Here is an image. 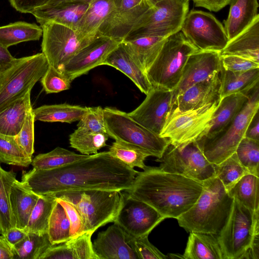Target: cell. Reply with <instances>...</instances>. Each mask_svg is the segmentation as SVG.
Here are the masks:
<instances>
[{
	"instance_id": "obj_1",
	"label": "cell",
	"mask_w": 259,
	"mask_h": 259,
	"mask_svg": "<svg viewBox=\"0 0 259 259\" xmlns=\"http://www.w3.org/2000/svg\"><path fill=\"white\" fill-rule=\"evenodd\" d=\"M138 172L105 151L54 169L23 171L21 181L39 196H55L73 191H125Z\"/></svg>"
},
{
	"instance_id": "obj_2",
	"label": "cell",
	"mask_w": 259,
	"mask_h": 259,
	"mask_svg": "<svg viewBox=\"0 0 259 259\" xmlns=\"http://www.w3.org/2000/svg\"><path fill=\"white\" fill-rule=\"evenodd\" d=\"M202 189V183L147 166L124 191L148 204L165 219H177L194 204Z\"/></svg>"
},
{
	"instance_id": "obj_3",
	"label": "cell",
	"mask_w": 259,
	"mask_h": 259,
	"mask_svg": "<svg viewBox=\"0 0 259 259\" xmlns=\"http://www.w3.org/2000/svg\"><path fill=\"white\" fill-rule=\"evenodd\" d=\"M203 189L194 204L177 220L187 232L218 235L230 216L234 198L214 176L202 182Z\"/></svg>"
},
{
	"instance_id": "obj_4",
	"label": "cell",
	"mask_w": 259,
	"mask_h": 259,
	"mask_svg": "<svg viewBox=\"0 0 259 259\" xmlns=\"http://www.w3.org/2000/svg\"><path fill=\"white\" fill-rule=\"evenodd\" d=\"M197 51L181 31L166 37L156 58L145 72L152 87L173 91L189 57Z\"/></svg>"
},
{
	"instance_id": "obj_5",
	"label": "cell",
	"mask_w": 259,
	"mask_h": 259,
	"mask_svg": "<svg viewBox=\"0 0 259 259\" xmlns=\"http://www.w3.org/2000/svg\"><path fill=\"white\" fill-rule=\"evenodd\" d=\"M55 197L72 203L81 214L87 232L94 233L100 227L114 222L123 195L119 191L93 189L64 192Z\"/></svg>"
},
{
	"instance_id": "obj_6",
	"label": "cell",
	"mask_w": 259,
	"mask_h": 259,
	"mask_svg": "<svg viewBox=\"0 0 259 259\" xmlns=\"http://www.w3.org/2000/svg\"><path fill=\"white\" fill-rule=\"evenodd\" d=\"M258 108L257 83L250 91L248 100L243 107L225 128L210 139L196 140L209 162L218 164L235 152Z\"/></svg>"
},
{
	"instance_id": "obj_7",
	"label": "cell",
	"mask_w": 259,
	"mask_h": 259,
	"mask_svg": "<svg viewBox=\"0 0 259 259\" xmlns=\"http://www.w3.org/2000/svg\"><path fill=\"white\" fill-rule=\"evenodd\" d=\"M259 211H253L234 199L229 220L217 235L223 259H240L259 234Z\"/></svg>"
},
{
	"instance_id": "obj_8",
	"label": "cell",
	"mask_w": 259,
	"mask_h": 259,
	"mask_svg": "<svg viewBox=\"0 0 259 259\" xmlns=\"http://www.w3.org/2000/svg\"><path fill=\"white\" fill-rule=\"evenodd\" d=\"M48 67L42 53L16 58L9 67L0 73V110L31 92Z\"/></svg>"
},
{
	"instance_id": "obj_9",
	"label": "cell",
	"mask_w": 259,
	"mask_h": 259,
	"mask_svg": "<svg viewBox=\"0 0 259 259\" xmlns=\"http://www.w3.org/2000/svg\"><path fill=\"white\" fill-rule=\"evenodd\" d=\"M105 125L109 137L138 146L151 156L160 157L169 141L139 124L128 113L116 108H104Z\"/></svg>"
},
{
	"instance_id": "obj_10",
	"label": "cell",
	"mask_w": 259,
	"mask_h": 259,
	"mask_svg": "<svg viewBox=\"0 0 259 259\" xmlns=\"http://www.w3.org/2000/svg\"><path fill=\"white\" fill-rule=\"evenodd\" d=\"M190 0H163L151 7L123 40L142 36L167 37L180 31Z\"/></svg>"
},
{
	"instance_id": "obj_11",
	"label": "cell",
	"mask_w": 259,
	"mask_h": 259,
	"mask_svg": "<svg viewBox=\"0 0 259 259\" xmlns=\"http://www.w3.org/2000/svg\"><path fill=\"white\" fill-rule=\"evenodd\" d=\"M163 171L202 183L214 176V164L209 162L196 140L175 146L169 143L157 158Z\"/></svg>"
},
{
	"instance_id": "obj_12",
	"label": "cell",
	"mask_w": 259,
	"mask_h": 259,
	"mask_svg": "<svg viewBox=\"0 0 259 259\" xmlns=\"http://www.w3.org/2000/svg\"><path fill=\"white\" fill-rule=\"evenodd\" d=\"M220 101L186 111L174 107L160 136L175 146L196 140L206 127Z\"/></svg>"
},
{
	"instance_id": "obj_13",
	"label": "cell",
	"mask_w": 259,
	"mask_h": 259,
	"mask_svg": "<svg viewBox=\"0 0 259 259\" xmlns=\"http://www.w3.org/2000/svg\"><path fill=\"white\" fill-rule=\"evenodd\" d=\"M180 31L198 51L221 52L229 40L223 25L211 13L201 10L188 12Z\"/></svg>"
},
{
	"instance_id": "obj_14",
	"label": "cell",
	"mask_w": 259,
	"mask_h": 259,
	"mask_svg": "<svg viewBox=\"0 0 259 259\" xmlns=\"http://www.w3.org/2000/svg\"><path fill=\"white\" fill-rule=\"evenodd\" d=\"M40 26L42 29V53L49 65L62 72L64 66L82 49L75 31L52 22Z\"/></svg>"
},
{
	"instance_id": "obj_15",
	"label": "cell",
	"mask_w": 259,
	"mask_h": 259,
	"mask_svg": "<svg viewBox=\"0 0 259 259\" xmlns=\"http://www.w3.org/2000/svg\"><path fill=\"white\" fill-rule=\"evenodd\" d=\"M123 200L114 223L127 234L139 237L148 236L165 218L153 207L133 198L125 192Z\"/></svg>"
},
{
	"instance_id": "obj_16",
	"label": "cell",
	"mask_w": 259,
	"mask_h": 259,
	"mask_svg": "<svg viewBox=\"0 0 259 259\" xmlns=\"http://www.w3.org/2000/svg\"><path fill=\"white\" fill-rule=\"evenodd\" d=\"M142 103L128 113L140 125L160 135L174 108L172 91L153 87Z\"/></svg>"
},
{
	"instance_id": "obj_17",
	"label": "cell",
	"mask_w": 259,
	"mask_h": 259,
	"mask_svg": "<svg viewBox=\"0 0 259 259\" xmlns=\"http://www.w3.org/2000/svg\"><path fill=\"white\" fill-rule=\"evenodd\" d=\"M151 7L146 0H121L100 26L98 35L123 41Z\"/></svg>"
},
{
	"instance_id": "obj_18",
	"label": "cell",
	"mask_w": 259,
	"mask_h": 259,
	"mask_svg": "<svg viewBox=\"0 0 259 259\" xmlns=\"http://www.w3.org/2000/svg\"><path fill=\"white\" fill-rule=\"evenodd\" d=\"M221 68L220 52L197 51L191 55L185 65L179 83L172 91L174 107L178 96L194 84L220 72Z\"/></svg>"
},
{
	"instance_id": "obj_19",
	"label": "cell",
	"mask_w": 259,
	"mask_h": 259,
	"mask_svg": "<svg viewBox=\"0 0 259 259\" xmlns=\"http://www.w3.org/2000/svg\"><path fill=\"white\" fill-rule=\"evenodd\" d=\"M121 42L106 36L98 35L64 66L62 72L71 81L87 74L93 68L102 65L108 56Z\"/></svg>"
},
{
	"instance_id": "obj_20",
	"label": "cell",
	"mask_w": 259,
	"mask_h": 259,
	"mask_svg": "<svg viewBox=\"0 0 259 259\" xmlns=\"http://www.w3.org/2000/svg\"><path fill=\"white\" fill-rule=\"evenodd\" d=\"M93 247L98 259H139L128 244L126 233L115 223L98 233Z\"/></svg>"
},
{
	"instance_id": "obj_21",
	"label": "cell",
	"mask_w": 259,
	"mask_h": 259,
	"mask_svg": "<svg viewBox=\"0 0 259 259\" xmlns=\"http://www.w3.org/2000/svg\"><path fill=\"white\" fill-rule=\"evenodd\" d=\"M121 0H95L89 4L75 30L82 48L98 36L99 28L108 15L116 8Z\"/></svg>"
},
{
	"instance_id": "obj_22",
	"label": "cell",
	"mask_w": 259,
	"mask_h": 259,
	"mask_svg": "<svg viewBox=\"0 0 259 259\" xmlns=\"http://www.w3.org/2000/svg\"><path fill=\"white\" fill-rule=\"evenodd\" d=\"M251 90L233 94L221 99L206 127L196 140L210 139L225 128L243 107Z\"/></svg>"
},
{
	"instance_id": "obj_23",
	"label": "cell",
	"mask_w": 259,
	"mask_h": 259,
	"mask_svg": "<svg viewBox=\"0 0 259 259\" xmlns=\"http://www.w3.org/2000/svg\"><path fill=\"white\" fill-rule=\"evenodd\" d=\"M220 72L192 85L177 98L175 107L180 111L200 108L220 99Z\"/></svg>"
},
{
	"instance_id": "obj_24",
	"label": "cell",
	"mask_w": 259,
	"mask_h": 259,
	"mask_svg": "<svg viewBox=\"0 0 259 259\" xmlns=\"http://www.w3.org/2000/svg\"><path fill=\"white\" fill-rule=\"evenodd\" d=\"M103 65L113 67L122 72L145 95L153 88L145 72L134 58L122 41L108 56Z\"/></svg>"
},
{
	"instance_id": "obj_25",
	"label": "cell",
	"mask_w": 259,
	"mask_h": 259,
	"mask_svg": "<svg viewBox=\"0 0 259 259\" xmlns=\"http://www.w3.org/2000/svg\"><path fill=\"white\" fill-rule=\"evenodd\" d=\"M89 5L84 4L45 5L34 10L31 14L40 25L52 22L75 31Z\"/></svg>"
},
{
	"instance_id": "obj_26",
	"label": "cell",
	"mask_w": 259,
	"mask_h": 259,
	"mask_svg": "<svg viewBox=\"0 0 259 259\" xmlns=\"http://www.w3.org/2000/svg\"><path fill=\"white\" fill-rule=\"evenodd\" d=\"M221 55H235L259 63V14L241 32L229 40Z\"/></svg>"
},
{
	"instance_id": "obj_27",
	"label": "cell",
	"mask_w": 259,
	"mask_h": 259,
	"mask_svg": "<svg viewBox=\"0 0 259 259\" xmlns=\"http://www.w3.org/2000/svg\"><path fill=\"white\" fill-rule=\"evenodd\" d=\"M93 234L87 232L65 242L52 245L39 259H98L91 241Z\"/></svg>"
},
{
	"instance_id": "obj_28",
	"label": "cell",
	"mask_w": 259,
	"mask_h": 259,
	"mask_svg": "<svg viewBox=\"0 0 259 259\" xmlns=\"http://www.w3.org/2000/svg\"><path fill=\"white\" fill-rule=\"evenodd\" d=\"M224 28L229 40L244 30L258 15L257 0H231Z\"/></svg>"
},
{
	"instance_id": "obj_29",
	"label": "cell",
	"mask_w": 259,
	"mask_h": 259,
	"mask_svg": "<svg viewBox=\"0 0 259 259\" xmlns=\"http://www.w3.org/2000/svg\"><path fill=\"white\" fill-rule=\"evenodd\" d=\"M39 196L22 181H14L11 190L10 203L16 227L22 229L26 228Z\"/></svg>"
},
{
	"instance_id": "obj_30",
	"label": "cell",
	"mask_w": 259,
	"mask_h": 259,
	"mask_svg": "<svg viewBox=\"0 0 259 259\" xmlns=\"http://www.w3.org/2000/svg\"><path fill=\"white\" fill-rule=\"evenodd\" d=\"M30 92L0 110V135L15 137L20 132L27 113L32 107Z\"/></svg>"
},
{
	"instance_id": "obj_31",
	"label": "cell",
	"mask_w": 259,
	"mask_h": 259,
	"mask_svg": "<svg viewBox=\"0 0 259 259\" xmlns=\"http://www.w3.org/2000/svg\"><path fill=\"white\" fill-rule=\"evenodd\" d=\"M184 259H223L216 235L191 232L184 254Z\"/></svg>"
},
{
	"instance_id": "obj_32",
	"label": "cell",
	"mask_w": 259,
	"mask_h": 259,
	"mask_svg": "<svg viewBox=\"0 0 259 259\" xmlns=\"http://www.w3.org/2000/svg\"><path fill=\"white\" fill-rule=\"evenodd\" d=\"M259 80V68L244 72H232L224 69L220 71V99L237 93L248 92Z\"/></svg>"
},
{
	"instance_id": "obj_33",
	"label": "cell",
	"mask_w": 259,
	"mask_h": 259,
	"mask_svg": "<svg viewBox=\"0 0 259 259\" xmlns=\"http://www.w3.org/2000/svg\"><path fill=\"white\" fill-rule=\"evenodd\" d=\"M166 38L142 36L122 41L135 60L146 72L156 58Z\"/></svg>"
},
{
	"instance_id": "obj_34",
	"label": "cell",
	"mask_w": 259,
	"mask_h": 259,
	"mask_svg": "<svg viewBox=\"0 0 259 259\" xmlns=\"http://www.w3.org/2000/svg\"><path fill=\"white\" fill-rule=\"evenodd\" d=\"M88 107L68 104L45 105L33 109L34 120L71 123L79 121Z\"/></svg>"
},
{
	"instance_id": "obj_35",
	"label": "cell",
	"mask_w": 259,
	"mask_h": 259,
	"mask_svg": "<svg viewBox=\"0 0 259 259\" xmlns=\"http://www.w3.org/2000/svg\"><path fill=\"white\" fill-rule=\"evenodd\" d=\"M42 35L40 26L17 21L0 26V45L8 48L19 43L38 40Z\"/></svg>"
},
{
	"instance_id": "obj_36",
	"label": "cell",
	"mask_w": 259,
	"mask_h": 259,
	"mask_svg": "<svg viewBox=\"0 0 259 259\" xmlns=\"http://www.w3.org/2000/svg\"><path fill=\"white\" fill-rule=\"evenodd\" d=\"M16 180V175L13 170L7 171L0 165V233L2 235L16 227L10 203L11 188Z\"/></svg>"
},
{
	"instance_id": "obj_37",
	"label": "cell",
	"mask_w": 259,
	"mask_h": 259,
	"mask_svg": "<svg viewBox=\"0 0 259 259\" xmlns=\"http://www.w3.org/2000/svg\"><path fill=\"white\" fill-rule=\"evenodd\" d=\"M259 177L248 174L242 177L228 191V194L253 211H259Z\"/></svg>"
},
{
	"instance_id": "obj_38",
	"label": "cell",
	"mask_w": 259,
	"mask_h": 259,
	"mask_svg": "<svg viewBox=\"0 0 259 259\" xmlns=\"http://www.w3.org/2000/svg\"><path fill=\"white\" fill-rule=\"evenodd\" d=\"M56 201L55 196H40L24 230L27 233L39 235L47 234L49 219Z\"/></svg>"
},
{
	"instance_id": "obj_39",
	"label": "cell",
	"mask_w": 259,
	"mask_h": 259,
	"mask_svg": "<svg viewBox=\"0 0 259 259\" xmlns=\"http://www.w3.org/2000/svg\"><path fill=\"white\" fill-rule=\"evenodd\" d=\"M89 156L78 154L66 149L57 147L49 152L39 154L36 156L32 160L31 164L33 168L36 169L49 170L85 159Z\"/></svg>"
},
{
	"instance_id": "obj_40",
	"label": "cell",
	"mask_w": 259,
	"mask_h": 259,
	"mask_svg": "<svg viewBox=\"0 0 259 259\" xmlns=\"http://www.w3.org/2000/svg\"><path fill=\"white\" fill-rule=\"evenodd\" d=\"M51 245L48 234L28 232L21 241L13 246L14 259H39Z\"/></svg>"
},
{
	"instance_id": "obj_41",
	"label": "cell",
	"mask_w": 259,
	"mask_h": 259,
	"mask_svg": "<svg viewBox=\"0 0 259 259\" xmlns=\"http://www.w3.org/2000/svg\"><path fill=\"white\" fill-rule=\"evenodd\" d=\"M109 138L107 133H94L77 128L69 136L70 147L81 154L90 155L107 146Z\"/></svg>"
},
{
	"instance_id": "obj_42",
	"label": "cell",
	"mask_w": 259,
	"mask_h": 259,
	"mask_svg": "<svg viewBox=\"0 0 259 259\" xmlns=\"http://www.w3.org/2000/svg\"><path fill=\"white\" fill-rule=\"evenodd\" d=\"M47 234L52 245L61 244L71 239L69 219L57 200L49 219Z\"/></svg>"
},
{
	"instance_id": "obj_43",
	"label": "cell",
	"mask_w": 259,
	"mask_h": 259,
	"mask_svg": "<svg viewBox=\"0 0 259 259\" xmlns=\"http://www.w3.org/2000/svg\"><path fill=\"white\" fill-rule=\"evenodd\" d=\"M110 154L119 159L129 167H138L143 170L146 167L144 161L151 154L136 145L125 142L115 141L110 147Z\"/></svg>"
},
{
	"instance_id": "obj_44",
	"label": "cell",
	"mask_w": 259,
	"mask_h": 259,
	"mask_svg": "<svg viewBox=\"0 0 259 259\" xmlns=\"http://www.w3.org/2000/svg\"><path fill=\"white\" fill-rule=\"evenodd\" d=\"M214 176L228 192L242 177L249 174L241 164L235 152L218 164H214Z\"/></svg>"
},
{
	"instance_id": "obj_45",
	"label": "cell",
	"mask_w": 259,
	"mask_h": 259,
	"mask_svg": "<svg viewBox=\"0 0 259 259\" xmlns=\"http://www.w3.org/2000/svg\"><path fill=\"white\" fill-rule=\"evenodd\" d=\"M32 160L18 144L15 137L0 135V162L27 167L31 164Z\"/></svg>"
},
{
	"instance_id": "obj_46",
	"label": "cell",
	"mask_w": 259,
	"mask_h": 259,
	"mask_svg": "<svg viewBox=\"0 0 259 259\" xmlns=\"http://www.w3.org/2000/svg\"><path fill=\"white\" fill-rule=\"evenodd\" d=\"M235 153L241 164L249 174L259 177V141L244 137Z\"/></svg>"
},
{
	"instance_id": "obj_47",
	"label": "cell",
	"mask_w": 259,
	"mask_h": 259,
	"mask_svg": "<svg viewBox=\"0 0 259 259\" xmlns=\"http://www.w3.org/2000/svg\"><path fill=\"white\" fill-rule=\"evenodd\" d=\"M40 81L45 92L51 94L69 89L72 81L63 73L49 65Z\"/></svg>"
},
{
	"instance_id": "obj_48",
	"label": "cell",
	"mask_w": 259,
	"mask_h": 259,
	"mask_svg": "<svg viewBox=\"0 0 259 259\" xmlns=\"http://www.w3.org/2000/svg\"><path fill=\"white\" fill-rule=\"evenodd\" d=\"M77 127L89 132L107 133L105 125L104 108L101 106L88 107L87 112L79 120Z\"/></svg>"
},
{
	"instance_id": "obj_49",
	"label": "cell",
	"mask_w": 259,
	"mask_h": 259,
	"mask_svg": "<svg viewBox=\"0 0 259 259\" xmlns=\"http://www.w3.org/2000/svg\"><path fill=\"white\" fill-rule=\"evenodd\" d=\"M126 234L128 244L136 253L139 259H166L162 253L149 241L148 236L134 237Z\"/></svg>"
},
{
	"instance_id": "obj_50",
	"label": "cell",
	"mask_w": 259,
	"mask_h": 259,
	"mask_svg": "<svg viewBox=\"0 0 259 259\" xmlns=\"http://www.w3.org/2000/svg\"><path fill=\"white\" fill-rule=\"evenodd\" d=\"M32 109V107L29 109L21 131L17 135L15 136L18 144L31 158L34 151L35 120Z\"/></svg>"
},
{
	"instance_id": "obj_51",
	"label": "cell",
	"mask_w": 259,
	"mask_h": 259,
	"mask_svg": "<svg viewBox=\"0 0 259 259\" xmlns=\"http://www.w3.org/2000/svg\"><path fill=\"white\" fill-rule=\"evenodd\" d=\"M64 208L70 223V238H75L87 232L82 218L77 208L70 202L56 197Z\"/></svg>"
},
{
	"instance_id": "obj_52",
	"label": "cell",
	"mask_w": 259,
	"mask_h": 259,
	"mask_svg": "<svg viewBox=\"0 0 259 259\" xmlns=\"http://www.w3.org/2000/svg\"><path fill=\"white\" fill-rule=\"evenodd\" d=\"M222 67L232 72H244L258 68L259 63L235 55H221Z\"/></svg>"
},
{
	"instance_id": "obj_53",
	"label": "cell",
	"mask_w": 259,
	"mask_h": 259,
	"mask_svg": "<svg viewBox=\"0 0 259 259\" xmlns=\"http://www.w3.org/2000/svg\"><path fill=\"white\" fill-rule=\"evenodd\" d=\"M49 0H9L11 6L22 13H31L34 10L45 5Z\"/></svg>"
},
{
	"instance_id": "obj_54",
	"label": "cell",
	"mask_w": 259,
	"mask_h": 259,
	"mask_svg": "<svg viewBox=\"0 0 259 259\" xmlns=\"http://www.w3.org/2000/svg\"><path fill=\"white\" fill-rule=\"evenodd\" d=\"M196 7H202L210 11L218 12L230 4L231 0H191Z\"/></svg>"
},
{
	"instance_id": "obj_55",
	"label": "cell",
	"mask_w": 259,
	"mask_h": 259,
	"mask_svg": "<svg viewBox=\"0 0 259 259\" xmlns=\"http://www.w3.org/2000/svg\"><path fill=\"white\" fill-rule=\"evenodd\" d=\"M27 234V232L24 229L15 227L9 229L6 234L3 236L13 246L21 241Z\"/></svg>"
},
{
	"instance_id": "obj_56",
	"label": "cell",
	"mask_w": 259,
	"mask_h": 259,
	"mask_svg": "<svg viewBox=\"0 0 259 259\" xmlns=\"http://www.w3.org/2000/svg\"><path fill=\"white\" fill-rule=\"evenodd\" d=\"M245 137L259 141L258 111L255 114L245 132Z\"/></svg>"
},
{
	"instance_id": "obj_57",
	"label": "cell",
	"mask_w": 259,
	"mask_h": 259,
	"mask_svg": "<svg viewBox=\"0 0 259 259\" xmlns=\"http://www.w3.org/2000/svg\"><path fill=\"white\" fill-rule=\"evenodd\" d=\"M8 48L0 45V73L9 67L16 60Z\"/></svg>"
},
{
	"instance_id": "obj_58",
	"label": "cell",
	"mask_w": 259,
	"mask_h": 259,
	"mask_svg": "<svg viewBox=\"0 0 259 259\" xmlns=\"http://www.w3.org/2000/svg\"><path fill=\"white\" fill-rule=\"evenodd\" d=\"M13 246L3 236H0V259H14Z\"/></svg>"
},
{
	"instance_id": "obj_59",
	"label": "cell",
	"mask_w": 259,
	"mask_h": 259,
	"mask_svg": "<svg viewBox=\"0 0 259 259\" xmlns=\"http://www.w3.org/2000/svg\"><path fill=\"white\" fill-rule=\"evenodd\" d=\"M94 1L95 0H49L45 5H56L59 4H90Z\"/></svg>"
},
{
	"instance_id": "obj_60",
	"label": "cell",
	"mask_w": 259,
	"mask_h": 259,
	"mask_svg": "<svg viewBox=\"0 0 259 259\" xmlns=\"http://www.w3.org/2000/svg\"><path fill=\"white\" fill-rule=\"evenodd\" d=\"M168 258H184L183 255L178 254H172L170 253L168 255H167Z\"/></svg>"
},
{
	"instance_id": "obj_61",
	"label": "cell",
	"mask_w": 259,
	"mask_h": 259,
	"mask_svg": "<svg viewBox=\"0 0 259 259\" xmlns=\"http://www.w3.org/2000/svg\"><path fill=\"white\" fill-rule=\"evenodd\" d=\"M150 6L152 7L155 5L157 3L163 1V0H146Z\"/></svg>"
}]
</instances>
